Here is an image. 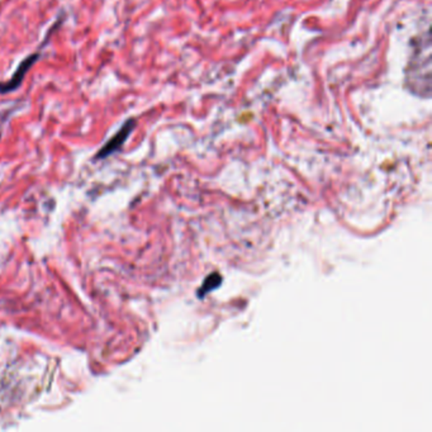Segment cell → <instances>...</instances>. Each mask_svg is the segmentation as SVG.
<instances>
[{"label":"cell","mask_w":432,"mask_h":432,"mask_svg":"<svg viewBox=\"0 0 432 432\" xmlns=\"http://www.w3.org/2000/svg\"><path fill=\"white\" fill-rule=\"evenodd\" d=\"M220 283H222V278H220V274L213 273L211 276H208L205 279L202 288L199 289V292H198V296L205 297V293L212 292L213 289H216L218 285H220Z\"/></svg>","instance_id":"obj_3"},{"label":"cell","mask_w":432,"mask_h":432,"mask_svg":"<svg viewBox=\"0 0 432 432\" xmlns=\"http://www.w3.org/2000/svg\"><path fill=\"white\" fill-rule=\"evenodd\" d=\"M39 57H41V53L37 51V53H30V56H27L24 60L21 61V64L18 65V68H15V74L12 75V77L8 79L7 82H0V94H9L19 89L26 76L30 73L32 66L39 60Z\"/></svg>","instance_id":"obj_1"},{"label":"cell","mask_w":432,"mask_h":432,"mask_svg":"<svg viewBox=\"0 0 432 432\" xmlns=\"http://www.w3.org/2000/svg\"><path fill=\"white\" fill-rule=\"evenodd\" d=\"M136 118H129V120L124 122L122 124L121 129L115 132V135L99 150L95 159H106L108 156L113 155L114 152L121 150L122 146L126 144V141L129 140L131 133L133 132V129H136Z\"/></svg>","instance_id":"obj_2"}]
</instances>
